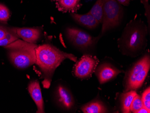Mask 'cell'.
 <instances>
[{
	"label": "cell",
	"mask_w": 150,
	"mask_h": 113,
	"mask_svg": "<svg viewBox=\"0 0 150 113\" xmlns=\"http://www.w3.org/2000/svg\"><path fill=\"white\" fill-rule=\"evenodd\" d=\"M37 64L43 74L42 82L45 88H49L52 77L57 67L66 59L76 62L77 58L71 54L61 51L52 45L45 44L38 46L36 50Z\"/></svg>",
	"instance_id": "obj_1"
},
{
	"label": "cell",
	"mask_w": 150,
	"mask_h": 113,
	"mask_svg": "<svg viewBox=\"0 0 150 113\" xmlns=\"http://www.w3.org/2000/svg\"><path fill=\"white\" fill-rule=\"evenodd\" d=\"M147 33L146 25L141 20L129 22L118 40L121 53L131 57L140 55L146 48Z\"/></svg>",
	"instance_id": "obj_2"
},
{
	"label": "cell",
	"mask_w": 150,
	"mask_h": 113,
	"mask_svg": "<svg viewBox=\"0 0 150 113\" xmlns=\"http://www.w3.org/2000/svg\"><path fill=\"white\" fill-rule=\"evenodd\" d=\"M34 43L17 40L5 48L10 49L8 53L11 62L17 68L24 69L36 63V50Z\"/></svg>",
	"instance_id": "obj_3"
},
{
	"label": "cell",
	"mask_w": 150,
	"mask_h": 113,
	"mask_svg": "<svg viewBox=\"0 0 150 113\" xmlns=\"http://www.w3.org/2000/svg\"><path fill=\"white\" fill-rule=\"evenodd\" d=\"M150 68V56L146 54L136 62L125 74L124 81V92L136 91L140 88Z\"/></svg>",
	"instance_id": "obj_4"
},
{
	"label": "cell",
	"mask_w": 150,
	"mask_h": 113,
	"mask_svg": "<svg viewBox=\"0 0 150 113\" xmlns=\"http://www.w3.org/2000/svg\"><path fill=\"white\" fill-rule=\"evenodd\" d=\"M103 22L100 35L97 37L98 40L106 32L118 27L123 17V9L117 0H103Z\"/></svg>",
	"instance_id": "obj_5"
},
{
	"label": "cell",
	"mask_w": 150,
	"mask_h": 113,
	"mask_svg": "<svg viewBox=\"0 0 150 113\" xmlns=\"http://www.w3.org/2000/svg\"><path fill=\"white\" fill-rule=\"evenodd\" d=\"M66 34L73 45L82 50L91 48L98 41L97 37H92L87 32L75 28H67Z\"/></svg>",
	"instance_id": "obj_6"
},
{
	"label": "cell",
	"mask_w": 150,
	"mask_h": 113,
	"mask_svg": "<svg viewBox=\"0 0 150 113\" xmlns=\"http://www.w3.org/2000/svg\"><path fill=\"white\" fill-rule=\"evenodd\" d=\"M99 62L96 56L88 55H83L74 66V75L80 79L91 77L95 72Z\"/></svg>",
	"instance_id": "obj_7"
},
{
	"label": "cell",
	"mask_w": 150,
	"mask_h": 113,
	"mask_svg": "<svg viewBox=\"0 0 150 113\" xmlns=\"http://www.w3.org/2000/svg\"><path fill=\"white\" fill-rule=\"evenodd\" d=\"M54 98L58 106L63 110L70 111L75 107L76 102L73 95L63 84H59L55 88Z\"/></svg>",
	"instance_id": "obj_8"
},
{
	"label": "cell",
	"mask_w": 150,
	"mask_h": 113,
	"mask_svg": "<svg viewBox=\"0 0 150 113\" xmlns=\"http://www.w3.org/2000/svg\"><path fill=\"white\" fill-rule=\"evenodd\" d=\"M94 72L102 84L115 78L122 71L111 64L105 63L97 67Z\"/></svg>",
	"instance_id": "obj_9"
},
{
	"label": "cell",
	"mask_w": 150,
	"mask_h": 113,
	"mask_svg": "<svg viewBox=\"0 0 150 113\" xmlns=\"http://www.w3.org/2000/svg\"><path fill=\"white\" fill-rule=\"evenodd\" d=\"M10 30L17 37L21 38L23 41L30 43H37L41 35V31L38 28H12Z\"/></svg>",
	"instance_id": "obj_10"
},
{
	"label": "cell",
	"mask_w": 150,
	"mask_h": 113,
	"mask_svg": "<svg viewBox=\"0 0 150 113\" xmlns=\"http://www.w3.org/2000/svg\"><path fill=\"white\" fill-rule=\"evenodd\" d=\"M28 91L37 105V113H45L44 101L39 82L37 80L31 82L28 85Z\"/></svg>",
	"instance_id": "obj_11"
},
{
	"label": "cell",
	"mask_w": 150,
	"mask_h": 113,
	"mask_svg": "<svg viewBox=\"0 0 150 113\" xmlns=\"http://www.w3.org/2000/svg\"><path fill=\"white\" fill-rule=\"evenodd\" d=\"M71 16L78 24L88 29H94L100 23L88 12L84 15L72 13Z\"/></svg>",
	"instance_id": "obj_12"
},
{
	"label": "cell",
	"mask_w": 150,
	"mask_h": 113,
	"mask_svg": "<svg viewBox=\"0 0 150 113\" xmlns=\"http://www.w3.org/2000/svg\"><path fill=\"white\" fill-rule=\"evenodd\" d=\"M81 109L84 113H108V109L102 101L95 99L81 107Z\"/></svg>",
	"instance_id": "obj_13"
},
{
	"label": "cell",
	"mask_w": 150,
	"mask_h": 113,
	"mask_svg": "<svg viewBox=\"0 0 150 113\" xmlns=\"http://www.w3.org/2000/svg\"><path fill=\"white\" fill-rule=\"evenodd\" d=\"M137 94L135 91H128L121 94L120 102L122 113H129L130 112V107L131 103Z\"/></svg>",
	"instance_id": "obj_14"
},
{
	"label": "cell",
	"mask_w": 150,
	"mask_h": 113,
	"mask_svg": "<svg viewBox=\"0 0 150 113\" xmlns=\"http://www.w3.org/2000/svg\"><path fill=\"white\" fill-rule=\"evenodd\" d=\"M88 13L99 23H103L104 15L103 0H97Z\"/></svg>",
	"instance_id": "obj_15"
},
{
	"label": "cell",
	"mask_w": 150,
	"mask_h": 113,
	"mask_svg": "<svg viewBox=\"0 0 150 113\" xmlns=\"http://www.w3.org/2000/svg\"><path fill=\"white\" fill-rule=\"evenodd\" d=\"M60 7L65 11L76 10L79 5L78 0H58Z\"/></svg>",
	"instance_id": "obj_16"
},
{
	"label": "cell",
	"mask_w": 150,
	"mask_h": 113,
	"mask_svg": "<svg viewBox=\"0 0 150 113\" xmlns=\"http://www.w3.org/2000/svg\"><path fill=\"white\" fill-rule=\"evenodd\" d=\"M144 107L142 97L138 94L136 95L131 103L130 111L133 113H137L139 109Z\"/></svg>",
	"instance_id": "obj_17"
},
{
	"label": "cell",
	"mask_w": 150,
	"mask_h": 113,
	"mask_svg": "<svg viewBox=\"0 0 150 113\" xmlns=\"http://www.w3.org/2000/svg\"><path fill=\"white\" fill-rule=\"evenodd\" d=\"M144 107L150 112V88H146L142 94V97Z\"/></svg>",
	"instance_id": "obj_18"
},
{
	"label": "cell",
	"mask_w": 150,
	"mask_h": 113,
	"mask_svg": "<svg viewBox=\"0 0 150 113\" xmlns=\"http://www.w3.org/2000/svg\"><path fill=\"white\" fill-rule=\"evenodd\" d=\"M10 12L5 5L0 4V21L6 22L10 17Z\"/></svg>",
	"instance_id": "obj_19"
},
{
	"label": "cell",
	"mask_w": 150,
	"mask_h": 113,
	"mask_svg": "<svg viewBox=\"0 0 150 113\" xmlns=\"http://www.w3.org/2000/svg\"><path fill=\"white\" fill-rule=\"evenodd\" d=\"M17 40H18L17 37L11 32V34L8 35L6 38L4 39L0 40V46L6 47Z\"/></svg>",
	"instance_id": "obj_20"
},
{
	"label": "cell",
	"mask_w": 150,
	"mask_h": 113,
	"mask_svg": "<svg viewBox=\"0 0 150 113\" xmlns=\"http://www.w3.org/2000/svg\"><path fill=\"white\" fill-rule=\"evenodd\" d=\"M11 33V30L5 29L4 28L0 27V40L4 39Z\"/></svg>",
	"instance_id": "obj_21"
},
{
	"label": "cell",
	"mask_w": 150,
	"mask_h": 113,
	"mask_svg": "<svg viewBox=\"0 0 150 113\" xmlns=\"http://www.w3.org/2000/svg\"><path fill=\"white\" fill-rule=\"evenodd\" d=\"M141 1H142L146 11V14L147 17L148 16V19H149V17H150V8L149 7H149V5L148 4V0H141Z\"/></svg>",
	"instance_id": "obj_22"
},
{
	"label": "cell",
	"mask_w": 150,
	"mask_h": 113,
	"mask_svg": "<svg viewBox=\"0 0 150 113\" xmlns=\"http://www.w3.org/2000/svg\"><path fill=\"white\" fill-rule=\"evenodd\" d=\"M117 1L120 5L128 6L129 4L130 0H117Z\"/></svg>",
	"instance_id": "obj_23"
},
{
	"label": "cell",
	"mask_w": 150,
	"mask_h": 113,
	"mask_svg": "<svg viewBox=\"0 0 150 113\" xmlns=\"http://www.w3.org/2000/svg\"><path fill=\"white\" fill-rule=\"evenodd\" d=\"M150 113V112H149V111H148V110H147V109H146L144 107H143L141 109H139V111H138V112H137V113Z\"/></svg>",
	"instance_id": "obj_24"
}]
</instances>
